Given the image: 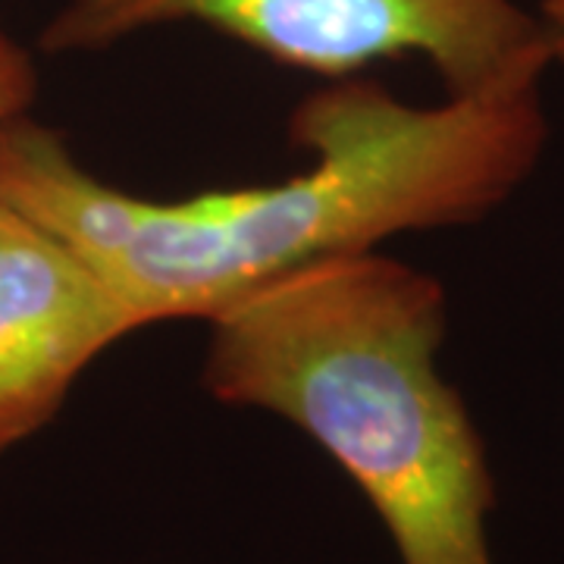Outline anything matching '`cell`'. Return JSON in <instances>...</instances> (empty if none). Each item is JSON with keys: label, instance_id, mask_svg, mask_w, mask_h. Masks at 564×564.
I'll return each instance as SVG.
<instances>
[{"label": "cell", "instance_id": "obj_1", "mask_svg": "<svg viewBox=\"0 0 564 564\" xmlns=\"http://www.w3.org/2000/svg\"><path fill=\"white\" fill-rule=\"evenodd\" d=\"M289 141L314 158L304 173L151 202L22 113L0 126V204L88 263L141 329L210 321L311 263L489 217L543 161L549 117L540 88L414 107L345 76L295 107Z\"/></svg>", "mask_w": 564, "mask_h": 564}, {"label": "cell", "instance_id": "obj_2", "mask_svg": "<svg viewBox=\"0 0 564 564\" xmlns=\"http://www.w3.org/2000/svg\"><path fill=\"white\" fill-rule=\"evenodd\" d=\"M202 386L276 414L351 477L402 564H496L499 489L462 392L440 373L445 285L373 251L267 282L210 321Z\"/></svg>", "mask_w": 564, "mask_h": 564}, {"label": "cell", "instance_id": "obj_3", "mask_svg": "<svg viewBox=\"0 0 564 564\" xmlns=\"http://www.w3.org/2000/svg\"><path fill=\"white\" fill-rule=\"evenodd\" d=\"M195 22L323 79L423 57L448 98L540 88L552 44L518 0H69L41 51H104L158 25Z\"/></svg>", "mask_w": 564, "mask_h": 564}, {"label": "cell", "instance_id": "obj_4", "mask_svg": "<svg viewBox=\"0 0 564 564\" xmlns=\"http://www.w3.org/2000/svg\"><path fill=\"white\" fill-rule=\"evenodd\" d=\"M139 329L88 263L0 204V462L57 417L101 351Z\"/></svg>", "mask_w": 564, "mask_h": 564}, {"label": "cell", "instance_id": "obj_5", "mask_svg": "<svg viewBox=\"0 0 564 564\" xmlns=\"http://www.w3.org/2000/svg\"><path fill=\"white\" fill-rule=\"evenodd\" d=\"M39 95V69L32 54L0 25V126L29 113Z\"/></svg>", "mask_w": 564, "mask_h": 564}, {"label": "cell", "instance_id": "obj_6", "mask_svg": "<svg viewBox=\"0 0 564 564\" xmlns=\"http://www.w3.org/2000/svg\"><path fill=\"white\" fill-rule=\"evenodd\" d=\"M536 17L543 22L549 44H552V61L564 63V0H543Z\"/></svg>", "mask_w": 564, "mask_h": 564}]
</instances>
